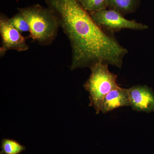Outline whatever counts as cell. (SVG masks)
<instances>
[{"mask_svg": "<svg viewBox=\"0 0 154 154\" xmlns=\"http://www.w3.org/2000/svg\"><path fill=\"white\" fill-rule=\"evenodd\" d=\"M107 8L114 10L123 16L136 11L140 5V0H106Z\"/></svg>", "mask_w": 154, "mask_h": 154, "instance_id": "obj_8", "label": "cell"}, {"mask_svg": "<svg viewBox=\"0 0 154 154\" xmlns=\"http://www.w3.org/2000/svg\"><path fill=\"white\" fill-rule=\"evenodd\" d=\"M0 154H19L26 149L17 141L7 138L2 140Z\"/></svg>", "mask_w": 154, "mask_h": 154, "instance_id": "obj_9", "label": "cell"}, {"mask_svg": "<svg viewBox=\"0 0 154 154\" xmlns=\"http://www.w3.org/2000/svg\"><path fill=\"white\" fill-rule=\"evenodd\" d=\"M0 34L2 38L1 57L5 55L8 51L13 50L21 52L26 51L29 48L26 42L29 37L23 36L11 24L8 17L2 13L0 15Z\"/></svg>", "mask_w": 154, "mask_h": 154, "instance_id": "obj_5", "label": "cell"}, {"mask_svg": "<svg viewBox=\"0 0 154 154\" xmlns=\"http://www.w3.org/2000/svg\"><path fill=\"white\" fill-rule=\"evenodd\" d=\"M89 13L98 26L106 32L112 34L122 29L144 30L149 28L147 25L138 22L134 19H125L120 13L110 9H104Z\"/></svg>", "mask_w": 154, "mask_h": 154, "instance_id": "obj_4", "label": "cell"}, {"mask_svg": "<svg viewBox=\"0 0 154 154\" xmlns=\"http://www.w3.org/2000/svg\"><path fill=\"white\" fill-rule=\"evenodd\" d=\"M9 21L12 25L20 33L30 32L29 24L24 16L21 13H17L14 17L9 18Z\"/></svg>", "mask_w": 154, "mask_h": 154, "instance_id": "obj_11", "label": "cell"}, {"mask_svg": "<svg viewBox=\"0 0 154 154\" xmlns=\"http://www.w3.org/2000/svg\"><path fill=\"white\" fill-rule=\"evenodd\" d=\"M130 106L128 89L120 87L110 91L105 96L102 102L101 111L106 113L122 107Z\"/></svg>", "mask_w": 154, "mask_h": 154, "instance_id": "obj_7", "label": "cell"}, {"mask_svg": "<svg viewBox=\"0 0 154 154\" xmlns=\"http://www.w3.org/2000/svg\"><path fill=\"white\" fill-rule=\"evenodd\" d=\"M83 8L89 12H96L107 8L106 0H77Z\"/></svg>", "mask_w": 154, "mask_h": 154, "instance_id": "obj_10", "label": "cell"}, {"mask_svg": "<svg viewBox=\"0 0 154 154\" xmlns=\"http://www.w3.org/2000/svg\"><path fill=\"white\" fill-rule=\"evenodd\" d=\"M45 1L70 43L71 70L90 68L99 62L112 65L118 60L123 51V46L114 34L98 26L77 0Z\"/></svg>", "mask_w": 154, "mask_h": 154, "instance_id": "obj_1", "label": "cell"}, {"mask_svg": "<svg viewBox=\"0 0 154 154\" xmlns=\"http://www.w3.org/2000/svg\"><path fill=\"white\" fill-rule=\"evenodd\" d=\"M130 106L139 112L154 111V92L146 85H137L128 89Z\"/></svg>", "mask_w": 154, "mask_h": 154, "instance_id": "obj_6", "label": "cell"}, {"mask_svg": "<svg viewBox=\"0 0 154 154\" xmlns=\"http://www.w3.org/2000/svg\"><path fill=\"white\" fill-rule=\"evenodd\" d=\"M18 10L30 26L29 38L42 46L52 44L57 36L60 25L55 14L49 8L36 4Z\"/></svg>", "mask_w": 154, "mask_h": 154, "instance_id": "obj_2", "label": "cell"}, {"mask_svg": "<svg viewBox=\"0 0 154 154\" xmlns=\"http://www.w3.org/2000/svg\"><path fill=\"white\" fill-rule=\"evenodd\" d=\"M108 65L97 63L90 68L91 74L84 85L90 94V106L94 107L96 113L101 111L104 97L110 91L119 87L116 83V75L110 72Z\"/></svg>", "mask_w": 154, "mask_h": 154, "instance_id": "obj_3", "label": "cell"}]
</instances>
